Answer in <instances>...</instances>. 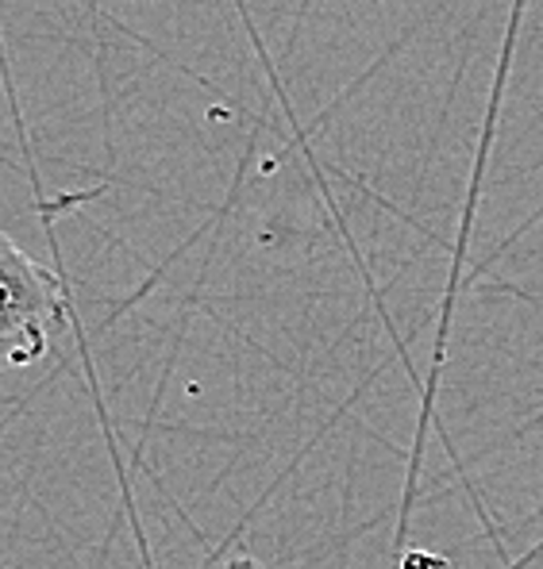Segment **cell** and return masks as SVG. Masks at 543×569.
Listing matches in <instances>:
<instances>
[{"label": "cell", "mask_w": 543, "mask_h": 569, "mask_svg": "<svg viewBox=\"0 0 543 569\" xmlns=\"http://www.w3.org/2000/svg\"><path fill=\"white\" fill-rule=\"evenodd\" d=\"M58 320L62 289L55 273L0 231V373L28 370L47 358Z\"/></svg>", "instance_id": "1"}]
</instances>
